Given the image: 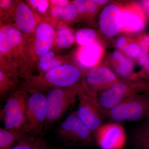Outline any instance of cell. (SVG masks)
I'll return each mask as SVG.
<instances>
[{
	"label": "cell",
	"instance_id": "obj_16",
	"mask_svg": "<svg viewBox=\"0 0 149 149\" xmlns=\"http://www.w3.org/2000/svg\"><path fill=\"white\" fill-rule=\"evenodd\" d=\"M123 28L129 32H138L145 26V18L143 15L134 12H122Z\"/></svg>",
	"mask_w": 149,
	"mask_h": 149
},
{
	"label": "cell",
	"instance_id": "obj_22",
	"mask_svg": "<svg viewBox=\"0 0 149 149\" xmlns=\"http://www.w3.org/2000/svg\"><path fill=\"white\" fill-rule=\"evenodd\" d=\"M45 141L41 138L26 135L10 149H45Z\"/></svg>",
	"mask_w": 149,
	"mask_h": 149
},
{
	"label": "cell",
	"instance_id": "obj_6",
	"mask_svg": "<svg viewBox=\"0 0 149 149\" xmlns=\"http://www.w3.org/2000/svg\"><path fill=\"white\" fill-rule=\"evenodd\" d=\"M47 111L46 95L42 92L31 93L27 100L24 125L20 131L24 135L41 136L45 128Z\"/></svg>",
	"mask_w": 149,
	"mask_h": 149
},
{
	"label": "cell",
	"instance_id": "obj_14",
	"mask_svg": "<svg viewBox=\"0 0 149 149\" xmlns=\"http://www.w3.org/2000/svg\"><path fill=\"white\" fill-rule=\"evenodd\" d=\"M99 27L107 37H114L123 28L122 12L118 6L111 4L102 11L99 20Z\"/></svg>",
	"mask_w": 149,
	"mask_h": 149
},
{
	"label": "cell",
	"instance_id": "obj_15",
	"mask_svg": "<svg viewBox=\"0 0 149 149\" xmlns=\"http://www.w3.org/2000/svg\"><path fill=\"white\" fill-rule=\"evenodd\" d=\"M101 52L100 47L96 42L82 46L77 54L78 61L84 66H94L98 61Z\"/></svg>",
	"mask_w": 149,
	"mask_h": 149
},
{
	"label": "cell",
	"instance_id": "obj_26",
	"mask_svg": "<svg viewBox=\"0 0 149 149\" xmlns=\"http://www.w3.org/2000/svg\"><path fill=\"white\" fill-rule=\"evenodd\" d=\"M63 58L55 56L50 60L44 63H36L37 68L40 72L42 74L54 68L60 66L61 65L66 63Z\"/></svg>",
	"mask_w": 149,
	"mask_h": 149
},
{
	"label": "cell",
	"instance_id": "obj_18",
	"mask_svg": "<svg viewBox=\"0 0 149 149\" xmlns=\"http://www.w3.org/2000/svg\"><path fill=\"white\" fill-rule=\"evenodd\" d=\"M75 40V36L69 27L61 25L58 27L55 32V42L58 47L61 49L68 48Z\"/></svg>",
	"mask_w": 149,
	"mask_h": 149
},
{
	"label": "cell",
	"instance_id": "obj_29",
	"mask_svg": "<svg viewBox=\"0 0 149 149\" xmlns=\"http://www.w3.org/2000/svg\"><path fill=\"white\" fill-rule=\"evenodd\" d=\"M14 1L10 0H1L0 1V10L1 17H5L12 6Z\"/></svg>",
	"mask_w": 149,
	"mask_h": 149
},
{
	"label": "cell",
	"instance_id": "obj_3",
	"mask_svg": "<svg viewBox=\"0 0 149 149\" xmlns=\"http://www.w3.org/2000/svg\"><path fill=\"white\" fill-rule=\"evenodd\" d=\"M85 92L82 83L50 90L46 95L47 111L45 129H48L60 118L74 102L77 96Z\"/></svg>",
	"mask_w": 149,
	"mask_h": 149
},
{
	"label": "cell",
	"instance_id": "obj_33",
	"mask_svg": "<svg viewBox=\"0 0 149 149\" xmlns=\"http://www.w3.org/2000/svg\"><path fill=\"white\" fill-rule=\"evenodd\" d=\"M94 1L97 5H103L106 4L108 1L106 0H94Z\"/></svg>",
	"mask_w": 149,
	"mask_h": 149
},
{
	"label": "cell",
	"instance_id": "obj_11",
	"mask_svg": "<svg viewBox=\"0 0 149 149\" xmlns=\"http://www.w3.org/2000/svg\"><path fill=\"white\" fill-rule=\"evenodd\" d=\"M93 132L74 112L65 118L58 129L59 136L63 140L83 144L91 143Z\"/></svg>",
	"mask_w": 149,
	"mask_h": 149
},
{
	"label": "cell",
	"instance_id": "obj_27",
	"mask_svg": "<svg viewBox=\"0 0 149 149\" xmlns=\"http://www.w3.org/2000/svg\"><path fill=\"white\" fill-rule=\"evenodd\" d=\"M29 5L41 13H45L47 10L50 2L46 0H30L27 1Z\"/></svg>",
	"mask_w": 149,
	"mask_h": 149
},
{
	"label": "cell",
	"instance_id": "obj_35",
	"mask_svg": "<svg viewBox=\"0 0 149 149\" xmlns=\"http://www.w3.org/2000/svg\"><path fill=\"white\" fill-rule=\"evenodd\" d=\"M145 6H146L147 8L148 9L149 11V1L145 2Z\"/></svg>",
	"mask_w": 149,
	"mask_h": 149
},
{
	"label": "cell",
	"instance_id": "obj_10",
	"mask_svg": "<svg viewBox=\"0 0 149 149\" xmlns=\"http://www.w3.org/2000/svg\"><path fill=\"white\" fill-rule=\"evenodd\" d=\"M55 38V31L53 25L49 22L41 20L30 42L29 54L32 65L40 57L51 50Z\"/></svg>",
	"mask_w": 149,
	"mask_h": 149
},
{
	"label": "cell",
	"instance_id": "obj_32",
	"mask_svg": "<svg viewBox=\"0 0 149 149\" xmlns=\"http://www.w3.org/2000/svg\"><path fill=\"white\" fill-rule=\"evenodd\" d=\"M52 6L64 7L69 4L70 2L67 0H52L50 1Z\"/></svg>",
	"mask_w": 149,
	"mask_h": 149
},
{
	"label": "cell",
	"instance_id": "obj_31",
	"mask_svg": "<svg viewBox=\"0 0 149 149\" xmlns=\"http://www.w3.org/2000/svg\"><path fill=\"white\" fill-rule=\"evenodd\" d=\"M56 56L55 53L54 51L50 50L46 53L44 54L43 55L41 56L37 59L35 63H44L50 60L51 59L53 58Z\"/></svg>",
	"mask_w": 149,
	"mask_h": 149
},
{
	"label": "cell",
	"instance_id": "obj_9",
	"mask_svg": "<svg viewBox=\"0 0 149 149\" xmlns=\"http://www.w3.org/2000/svg\"><path fill=\"white\" fill-rule=\"evenodd\" d=\"M117 76L105 66L95 67L90 69L82 79L85 93L95 99L98 93L106 91L118 81Z\"/></svg>",
	"mask_w": 149,
	"mask_h": 149
},
{
	"label": "cell",
	"instance_id": "obj_25",
	"mask_svg": "<svg viewBox=\"0 0 149 149\" xmlns=\"http://www.w3.org/2000/svg\"><path fill=\"white\" fill-rule=\"evenodd\" d=\"M77 14H91L97 10V5L94 1L91 0H75L72 2Z\"/></svg>",
	"mask_w": 149,
	"mask_h": 149
},
{
	"label": "cell",
	"instance_id": "obj_30",
	"mask_svg": "<svg viewBox=\"0 0 149 149\" xmlns=\"http://www.w3.org/2000/svg\"><path fill=\"white\" fill-rule=\"evenodd\" d=\"M116 46L120 50L125 52L128 44L127 43V40L125 37L120 36L118 37L116 41Z\"/></svg>",
	"mask_w": 149,
	"mask_h": 149
},
{
	"label": "cell",
	"instance_id": "obj_34",
	"mask_svg": "<svg viewBox=\"0 0 149 149\" xmlns=\"http://www.w3.org/2000/svg\"><path fill=\"white\" fill-rule=\"evenodd\" d=\"M144 66H145V70H146L147 74L149 77V58L148 59V60L146 62Z\"/></svg>",
	"mask_w": 149,
	"mask_h": 149
},
{
	"label": "cell",
	"instance_id": "obj_8",
	"mask_svg": "<svg viewBox=\"0 0 149 149\" xmlns=\"http://www.w3.org/2000/svg\"><path fill=\"white\" fill-rule=\"evenodd\" d=\"M4 18L10 19L9 22L5 24L13 26L30 37L34 35L37 26L42 20L27 3L22 1H14L12 6Z\"/></svg>",
	"mask_w": 149,
	"mask_h": 149
},
{
	"label": "cell",
	"instance_id": "obj_5",
	"mask_svg": "<svg viewBox=\"0 0 149 149\" xmlns=\"http://www.w3.org/2000/svg\"><path fill=\"white\" fill-rule=\"evenodd\" d=\"M105 115L116 122L149 120V93L136 94L123 101Z\"/></svg>",
	"mask_w": 149,
	"mask_h": 149
},
{
	"label": "cell",
	"instance_id": "obj_19",
	"mask_svg": "<svg viewBox=\"0 0 149 149\" xmlns=\"http://www.w3.org/2000/svg\"><path fill=\"white\" fill-rule=\"evenodd\" d=\"M21 131H15L6 128H0V149H10L14 144L24 136Z\"/></svg>",
	"mask_w": 149,
	"mask_h": 149
},
{
	"label": "cell",
	"instance_id": "obj_23",
	"mask_svg": "<svg viewBox=\"0 0 149 149\" xmlns=\"http://www.w3.org/2000/svg\"><path fill=\"white\" fill-rule=\"evenodd\" d=\"M17 80L10 74L0 70V95L1 97L6 95L14 90Z\"/></svg>",
	"mask_w": 149,
	"mask_h": 149
},
{
	"label": "cell",
	"instance_id": "obj_28",
	"mask_svg": "<svg viewBox=\"0 0 149 149\" xmlns=\"http://www.w3.org/2000/svg\"><path fill=\"white\" fill-rule=\"evenodd\" d=\"M125 54L128 56L133 58L139 57L141 52V47L138 44L135 43H132L128 44L127 48L125 49Z\"/></svg>",
	"mask_w": 149,
	"mask_h": 149
},
{
	"label": "cell",
	"instance_id": "obj_7",
	"mask_svg": "<svg viewBox=\"0 0 149 149\" xmlns=\"http://www.w3.org/2000/svg\"><path fill=\"white\" fill-rule=\"evenodd\" d=\"M27 92L20 90L14 92L0 112V118L5 128L19 131L24 125L27 100Z\"/></svg>",
	"mask_w": 149,
	"mask_h": 149
},
{
	"label": "cell",
	"instance_id": "obj_13",
	"mask_svg": "<svg viewBox=\"0 0 149 149\" xmlns=\"http://www.w3.org/2000/svg\"><path fill=\"white\" fill-rule=\"evenodd\" d=\"M96 141L102 149H120L125 143L124 127L117 123L102 124L94 133Z\"/></svg>",
	"mask_w": 149,
	"mask_h": 149
},
{
	"label": "cell",
	"instance_id": "obj_4",
	"mask_svg": "<svg viewBox=\"0 0 149 149\" xmlns=\"http://www.w3.org/2000/svg\"><path fill=\"white\" fill-rule=\"evenodd\" d=\"M149 93V81L118 80L95 98L104 112L107 111L129 97L142 93Z\"/></svg>",
	"mask_w": 149,
	"mask_h": 149
},
{
	"label": "cell",
	"instance_id": "obj_1",
	"mask_svg": "<svg viewBox=\"0 0 149 149\" xmlns=\"http://www.w3.org/2000/svg\"><path fill=\"white\" fill-rule=\"evenodd\" d=\"M32 37L12 25L1 24L0 59L10 64L19 76L25 77L31 75L32 65L29 48Z\"/></svg>",
	"mask_w": 149,
	"mask_h": 149
},
{
	"label": "cell",
	"instance_id": "obj_12",
	"mask_svg": "<svg viewBox=\"0 0 149 149\" xmlns=\"http://www.w3.org/2000/svg\"><path fill=\"white\" fill-rule=\"evenodd\" d=\"M77 110L78 117L93 133L102 125L104 113L101 109L95 100L86 93L79 97Z\"/></svg>",
	"mask_w": 149,
	"mask_h": 149
},
{
	"label": "cell",
	"instance_id": "obj_36",
	"mask_svg": "<svg viewBox=\"0 0 149 149\" xmlns=\"http://www.w3.org/2000/svg\"><path fill=\"white\" fill-rule=\"evenodd\" d=\"M147 122H149V120L148 121H147Z\"/></svg>",
	"mask_w": 149,
	"mask_h": 149
},
{
	"label": "cell",
	"instance_id": "obj_17",
	"mask_svg": "<svg viewBox=\"0 0 149 149\" xmlns=\"http://www.w3.org/2000/svg\"><path fill=\"white\" fill-rule=\"evenodd\" d=\"M112 56L115 60L118 63V65L115 68L116 74L124 80L129 79L133 72V63L119 51H115Z\"/></svg>",
	"mask_w": 149,
	"mask_h": 149
},
{
	"label": "cell",
	"instance_id": "obj_24",
	"mask_svg": "<svg viewBox=\"0 0 149 149\" xmlns=\"http://www.w3.org/2000/svg\"><path fill=\"white\" fill-rule=\"evenodd\" d=\"M77 42L81 46H85L95 42L97 34L95 30L91 29H79L75 33Z\"/></svg>",
	"mask_w": 149,
	"mask_h": 149
},
{
	"label": "cell",
	"instance_id": "obj_21",
	"mask_svg": "<svg viewBox=\"0 0 149 149\" xmlns=\"http://www.w3.org/2000/svg\"><path fill=\"white\" fill-rule=\"evenodd\" d=\"M51 14L54 18L65 21L73 20L77 15V13L72 3L64 7L52 6Z\"/></svg>",
	"mask_w": 149,
	"mask_h": 149
},
{
	"label": "cell",
	"instance_id": "obj_20",
	"mask_svg": "<svg viewBox=\"0 0 149 149\" xmlns=\"http://www.w3.org/2000/svg\"><path fill=\"white\" fill-rule=\"evenodd\" d=\"M133 143L136 149H149V123L146 122L136 129Z\"/></svg>",
	"mask_w": 149,
	"mask_h": 149
},
{
	"label": "cell",
	"instance_id": "obj_2",
	"mask_svg": "<svg viewBox=\"0 0 149 149\" xmlns=\"http://www.w3.org/2000/svg\"><path fill=\"white\" fill-rule=\"evenodd\" d=\"M83 77L78 68L65 63L42 74H31L24 77L20 89L31 94L54 88H67L78 84Z\"/></svg>",
	"mask_w": 149,
	"mask_h": 149
}]
</instances>
